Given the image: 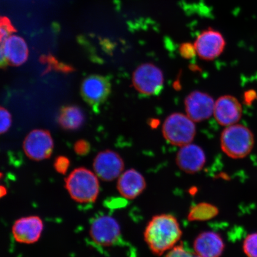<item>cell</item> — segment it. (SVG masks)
<instances>
[{"instance_id":"1","label":"cell","mask_w":257,"mask_h":257,"mask_svg":"<svg viewBox=\"0 0 257 257\" xmlns=\"http://www.w3.org/2000/svg\"><path fill=\"white\" fill-rule=\"evenodd\" d=\"M182 235L178 219L172 214L154 216L144 231V239L152 252L162 255L176 246Z\"/></svg>"},{"instance_id":"2","label":"cell","mask_w":257,"mask_h":257,"mask_svg":"<svg viewBox=\"0 0 257 257\" xmlns=\"http://www.w3.org/2000/svg\"><path fill=\"white\" fill-rule=\"evenodd\" d=\"M70 197L79 203H92L99 192L98 176L85 168L75 169L65 180Z\"/></svg>"},{"instance_id":"3","label":"cell","mask_w":257,"mask_h":257,"mask_svg":"<svg viewBox=\"0 0 257 257\" xmlns=\"http://www.w3.org/2000/svg\"><path fill=\"white\" fill-rule=\"evenodd\" d=\"M254 137L248 127L242 124L231 125L224 128L220 137L221 150L234 159H243L251 152Z\"/></svg>"},{"instance_id":"4","label":"cell","mask_w":257,"mask_h":257,"mask_svg":"<svg viewBox=\"0 0 257 257\" xmlns=\"http://www.w3.org/2000/svg\"><path fill=\"white\" fill-rule=\"evenodd\" d=\"M162 132L168 142L182 147L191 144L194 140L196 126L194 121L187 115L175 112L169 115L164 121Z\"/></svg>"},{"instance_id":"5","label":"cell","mask_w":257,"mask_h":257,"mask_svg":"<svg viewBox=\"0 0 257 257\" xmlns=\"http://www.w3.org/2000/svg\"><path fill=\"white\" fill-rule=\"evenodd\" d=\"M164 80L162 70L150 63L141 64L133 73L134 88L143 95L159 94L163 88Z\"/></svg>"},{"instance_id":"6","label":"cell","mask_w":257,"mask_h":257,"mask_svg":"<svg viewBox=\"0 0 257 257\" xmlns=\"http://www.w3.org/2000/svg\"><path fill=\"white\" fill-rule=\"evenodd\" d=\"M89 233L96 245L105 247L116 245L121 236L119 224L108 216H100L93 220Z\"/></svg>"},{"instance_id":"7","label":"cell","mask_w":257,"mask_h":257,"mask_svg":"<svg viewBox=\"0 0 257 257\" xmlns=\"http://www.w3.org/2000/svg\"><path fill=\"white\" fill-rule=\"evenodd\" d=\"M80 92L86 103L96 111L110 94V80L103 76L89 75L83 79Z\"/></svg>"},{"instance_id":"8","label":"cell","mask_w":257,"mask_h":257,"mask_svg":"<svg viewBox=\"0 0 257 257\" xmlns=\"http://www.w3.org/2000/svg\"><path fill=\"white\" fill-rule=\"evenodd\" d=\"M23 148L29 159L39 162L51 157L54 149L53 140L49 131L35 130L25 138Z\"/></svg>"},{"instance_id":"9","label":"cell","mask_w":257,"mask_h":257,"mask_svg":"<svg viewBox=\"0 0 257 257\" xmlns=\"http://www.w3.org/2000/svg\"><path fill=\"white\" fill-rule=\"evenodd\" d=\"M29 48L23 37L15 33L1 43L0 63L2 69L9 65L20 66L28 60Z\"/></svg>"},{"instance_id":"10","label":"cell","mask_w":257,"mask_h":257,"mask_svg":"<svg viewBox=\"0 0 257 257\" xmlns=\"http://www.w3.org/2000/svg\"><path fill=\"white\" fill-rule=\"evenodd\" d=\"M93 168L102 181L111 182L123 173L124 164L119 154L111 150L99 153L93 163Z\"/></svg>"},{"instance_id":"11","label":"cell","mask_w":257,"mask_h":257,"mask_svg":"<svg viewBox=\"0 0 257 257\" xmlns=\"http://www.w3.org/2000/svg\"><path fill=\"white\" fill-rule=\"evenodd\" d=\"M226 41L219 32L208 29L199 34L194 43L196 53L201 59L213 60L223 53Z\"/></svg>"},{"instance_id":"12","label":"cell","mask_w":257,"mask_h":257,"mask_svg":"<svg viewBox=\"0 0 257 257\" xmlns=\"http://www.w3.org/2000/svg\"><path fill=\"white\" fill-rule=\"evenodd\" d=\"M215 102L207 93L195 91L185 100L186 115L194 122L204 121L214 114Z\"/></svg>"},{"instance_id":"13","label":"cell","mask_w":257,"mask_h":257,"mask_svg":"<svg viewBox=\"0 0 257 257\" xmlns=\"http://www.w3.org/2000/svg\"><path fill=\"white\" fill-rule=\"evenodd\" d=\"M213 114L218 124L229 126L236 124L242 117V105L233 96H221L215 102Z\"/></svg>"},{"instance_id":"14","label":"cell","mask_w":257,"mask_h":257,"mask_svg":"<svg viewBox=\"0 0 257 257\" xmlns=\"http://www.w3.org/2000/svg\"><path fill=\"white\" fill-rule=\"evenodd\" d=\"M176 162L183 172L194 174L204 168L206 156L202 148L191 143L181 147L177 154Z\"/></svg>"},{"instance_id":"15","label":"cell","mask_w":257,"mask_h":257,"mask_svg":"<svg viewBox=\"0 0 257 257\" xmlns=\"http://www.w3.org/2000/svg\"><path fill=\"white\" fill-rule=\"evenodd\" d=\"M44 224L38 216H28L16 220L12 227V233L17 242L31 244L37 242L43 232Z\"/></svg>"},{"instance_id":"16","label":"cell","mask_w":257,"mask_h":257,"mask_svg":"<svg viewBox=\"0 0 257 257\" xmlns=\"http://www.w3.org/2000/svg\"><path fill=\"white\" fill-rule=\"evenodd\" d=\"M224 248L222 237L213 231L199 234L194 242L195 254L200 257H220Z\"/></svg>"},{"instance_id":"17","label":"cell","mask_w":257,"mask_h":257,"mask_svg":"<svg viewBox=\"0 0 257 257\" xmlns=\"http://www.w3.org/2000/svg\"><path fill=\"white\" fill-rule=\"evenodd\" d=\"M146 181L141 173L131 169L126 170L118 179L117 188L122 197L134 200L146 189Z\"/></svg>"},{"instance_id":"18","label":"cell","mask_w":257,"mask_h":257,"mask_svg":"<svg viewBox=\"0 0 257 257\" xmlns=\"http://www.w3.org/2000/svg\"><path fill=\"white\" fill-rule=\"evenodd\" d=\"M57 121L58 123L63 130L76 131L84 124L85 114L78 106H64L60 109Z\"/></svg>"},{"instance_id":"19","label":"cell","mask_w":257,"mask_h":257,"mask_svg":"<svg viewBox=\"0 0 257 257\" xmlns=\"http://www.w3.org/2000/svg\"><path fill=\"white\" fill-rule=\"evenodd\" d=\"M218 213L219 211L216 205L208 202H200L191 207L188 218L191 221H204L213 219Z\"/></svg>"},{"instance_id":"20","label":"cell","mask_w":257,"mask_h":257,"mask_svg":"<svg viewBox=\"0 0 257 257\" xmlns=\"http://www.w3.org/2000/svg\"><path fill=\"white\" fill-rule=\"evenodd\" d=\"M40 62L41 63L47 65L46 69L44 70V74L47 73L53 70L64 73H71L75 70V69L71 66L62 62H59L55 58L51 56L41 57Z\"/></svg>"},{"instance_id":"21","label":"cell","mask_w":257,"mask_h":257,"mask_svg":"<svg viewBox=\"0 0 257 257\" xmlns=\"http://www.w3.org/2000/svg\"><path fill=\"white\" fill-rule=\"evenodd\" d=\"M243 249L248 257H257V233L249 234L243 241Z\"/></svg>"},{"instance_id":"22","label":"cell","mask_w":257,"mask_h":257,"mask_svg":"<svg viewBox=\"0 0 257 257\" xmlns=\"http://www.w3.org/2000/svg\"><path fill=\"white\" fill-rule=\"evenodd\" d=\"M195 253L191 252L189 250L183 245H176L168 251L165 257H195Z\"/></svg>"},{"instance_id":"23","label":"cell","mask_w":257,"mask_h":257,"mask_svg":"<svg viewBox=\"0 0 257 257\" xmlns=\"http://www.w3.org/2000/svg\"><path fill=\"white\" fill-rule=\"evenodd\" d=\"M0 117H1V134H3L9 131L12 125V115L7 109L1 107L0 110Z\"/></svg>"},{"instance_id":"24","label":"cell","mask_w":257,"mask_h":257,"mask_svg":"<svg viewBox=\"0 0 257 257\" xmlns=\"http://www.w3.org/2000/svg\"><path fill=\"white\" fill-rule=\"evenodd\" d=\"M69 166L70 161L66 157L59 156L57 157L55 161H54V168L60 174H65L69 168Z\"/></svg>"},{"instance_id":"25","label":"cell","mask_w":257,"mask_h":257,"mask_svg":"<svg viewBox=\"0 0 257 257\" xmlns=\"http://www.w3.org/2000/svg\"><path fill=\"white\" fill-rule=\"evenodd\" d=\"M75 153L79 156H84L87 155L91 150V146L87 141L79 140L77 141L74 146Z\"/></svg>"},{"instance_id":"26","label":"cell","mask_w":257,"mask_h":257,"mask_svg":"<svg viewBox=\"0 0 257 257\" xmlns=\"http://www.w3.org/2000/svg\"><path fill=\"white\" fill-rule=\"evenodd\" d=\"M14 32L9 22L6 20H3L0 27V40L1 43L5 41Z\"/></svg>"},{"instance_id":"27","label":"cell","mask_w":257,"mask_h":257,"mask_svg":"<svg viewBox=\"0 0 257 257\" xmlns=\"http://www.w3.org/2000/svg\"><path fill=\"white\" fill-rule=\"evenodd\" d=\"M180 53L181 56L185 59H191L195 55L196 53L194 45L191 43L182 44L180 47Z\"/></svg>"},{"instance_id":"28","label":"cell","mask_w":257,"mask_h":257,"mask_svg":"<svg viewBox=\"0 0 257 257\" xmlns=\"http://www.w3.org/2000/svg\"><path fill=\"white\" fill-rule=\"evenodd\" d=\"M7 193V190L3 186H1V197H3V196H5Z\"/></svg>"},{"instance_id":"29","label":"cell","mask_w":257,"mask_h":257,"mask_svg":"<svg viewBox=\"0 0 257 257\" xmlns=\"http://www.w3.org/2000/svg\"><path fill=\"white\" fill-rule=\"evenodd\" d=\"M195 257H200V256H198L197 255H196V254H195Z\"/></svg>"}]
</instances>
